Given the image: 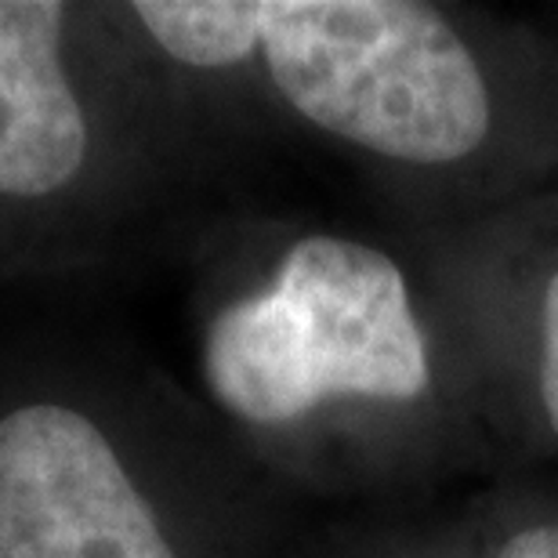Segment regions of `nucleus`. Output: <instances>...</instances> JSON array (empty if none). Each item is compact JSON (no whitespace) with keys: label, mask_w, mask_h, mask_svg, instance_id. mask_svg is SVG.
<instances>
[{"label":"nucleus","mask_w":558,"mask_h":558,"mask_svg":"<svg viewBox=\"0 0 558 558\" xmlns=\"http://www.w3.org/2000/svg\"><path fill=\"white\" fill-rule=\"evenodd\" d=\"M204 377L218 403L251 424L298 421L327 399H417L428 355L407 276L366 243L298 240L269 290L210 319Z\"/></svg>","instance_id":"1"},{"label":"nucleus","mask_w":558,"mask_h":558,"mask_svg":"<svg viewBox=\"0 0 558 558\" xmlns=\"http://www.w3.org/2000/svg\"><path fill=\"white\" fill-rule=\"evenodd\" d=\"M262 51L301 117L377 156L453 163L489 135L483 70L428 4L269 0Z\"/></svg>","instance_id":"2"},{"label":"nucleus","mask_w":558,"mask_h":558,"mask_svg":"<svg viewBox=\"0 0 558 558\" xmlns=\"http://www.w3.org/2000/svg\"><path fill=\"white\" fill-rule=\"evenodd\" d=\"M0 558H178L98 424L62 403L0 417Z\"/></svg>","instance_id":"3"},{"label":"nucleus","mask_w":558,"mask_h":558,"mask_svg":"<svg viewBox=\"0 0 558 558\" xmlns=\"http://www.w3.org/2000/svg\"><path fill=\"white\" fill-rule=\"evenodd\" d=\"M62 4L0 0V196H51L84 167L87 120L62 65Z\"/></svg>","instance_id":"4"},{"label":"nucleus","mask_w":558,"mask_h":558,"mask_svg":"<svg viewBox=\"0 0 558 558\" xmlns=\"http://www.w3.org/2000/svg\"><path fill=\"white\" fill-rule=\"evenodd\" d=\"M135 15L171 59L196 70H226L262 51L265 4L240 0H145Z\"/></svg>","instance_id":"5"},{"label":"nucleus","mask_w":558,"mask_h":558,"mask_svg":"<svg viewBox=\"0 0 558 558\" xmlns=\"http://www.w3.org/2000/svg\"><path fill=\"white\" fill-rule=\"evenodd\" d=\"M541 399L548 421L558 435V272L544 290V316H541Z\"/></svg>","instance_id":"6"},{"label":"nucleus","mask_w":558,"mask_h":558,"mask_svg":"<svg viewBox=\"0 0 558 558\" xmlns=\"http://www.w3.org/2000/svg\"><path fill=\"white\" fill-rule=\"evenodd\" d=\"M497 558H558V522L551 526H533L511 537Z\"/></svg>","instance_id":"7"}]
</instances>
